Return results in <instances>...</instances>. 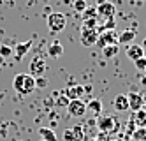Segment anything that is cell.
Segmentation results:
<instances>
[{
  "instance_id": "cell-1",
  "label": "cell",
  "mask_w": 146,
  "mask_h": 141,
  "mask_svg": "<svg viewBox=\"0 0 146 141\" xmlns=\"http://www.w3.org/2000/svg\"><path fill=\"white\" fill-rule=\"evenodd\" d=\"M13 88L21 94V95H28L35 90V78L30 76L27 72H21V74H16L14 80H13Z\"/></svg>"
},
{
  "instance_id": "cell-2",
  "label": "cell",
  "mask_w": 146,
  "mask_h": 141,
  "mask_svg": "<svg viewBox=\"0 0 146 141\" xmlns=\"http://www.w3.org/2000/svg\"><path fill=\"white\" fill-rule=\"evenodd\" d=\"M97 129L100 132H104V134H111V132H116L120 129V124H118V120L113 115H99Z\"/></svg>"
},
{
  "instance_id": "cell-3",
  "label": "cell",
  "mask_w": 146,
  "mask_h": 141,
  "mask_svg": "<svg viewBox=\"0 0 146 141\" xmlns=\"http://www.w3.org/2000/svg\"><path fill=\"white\" fill-rule=\"evenodd\" d=\"M46 25L51 34H58L67 27V16L64 13H51L46 19Z\"/></svg>"
},
{
  "instance_id": "cell-4",
  "label": "cell",
  "mask_w": 146,
  "mask_h": 141,
  "mask_svg": "<svg viewBox=\"0 0 146 141\" xmlns=\"http://www.w3.org/2000/svg\"><path fill=\"white\" fill-rule=\"evenodd\" d=\"M28 74L30 76H34V78H40V76H44V72L48 71V63L42 57H34L32 62H30V65H28Z\"/></svg>"
},
{
  "instance_id": "cell-5",
  "label": "cell",
  "mask_w": 146,
  "mask_h": 141,
  "mask_svg": "<svg viewBox=\"0 0 146 141\" xmlns=\"http://www.w3.org/2000/svg\"><path fill=\"white\" fill-rule=\"evenodd\" d=\"M95 9H97V16H102L104 19H113L116 14V5L113 2H108V0H100Z\"/></svg>"
},
{
  "instance_id": "cell-6",
  "label": "cell",
  "mask_w": 146,
  "mask_h": 141,
  "mask_svg": "<svg viewBox=\"0 0 146 141\" xmlns=\"http://www.w3.org/2000/svg\"><path fill=\"white\" fill-rule=\"evenodd\" d=\"M95 44L100 49L104 46H108V44H118V32L116 30H104V32H100Z\"/></svg>"
},
{
  "instance_id": "cell-7",
  "label": "cell",
  "mask_w": 146,
  "mask_h": 141,
  "mask_svg": "<svg viewBox=\"0 0 146 141\" xmlns=\"http://www.w3.org/2000/svg\"><path fill=\"white\" fill-rule=\"evenodd\" d=\"M67 111L70 116H83L86 113V102H83L81 99H72L67 104Z\"/></svg>"
},
{
  "instance_id": "cell-8",
  "label": "cell",
  "mask_w": 146,
  "mask_h": 141,
  "mask_svg": "<svg viewBox=\"0 0 146 141\" xmlns=\"http://www.w3.org/2000/svg\"><path fill=\"white\" fill-rule=\"evenodd\" d=\"M127 99H129V110H132V111H139V110H143L144 108V97H143V94H139V92H130L129 95H127Z\"/></svg>"
},
{
  "instance_id": "cell-9",
  "label": "cell",
  "mask_w": 146,
  "mask_h": 141,
  "mask_svg": "<svg viewBox=\"0 0 146 141\" xmlns=\"http://www.w3.org/2000/svg\"><path fill=\"white\" fill-rule=\"evenodd\" d=\"M97 39H99V32H97V28H95V30H81L79 41H81V44L85 46V48L93 46V44L97 42Z\"/></svg>"
},
{
  "instance_id": "cell-10",
  "label": "cell",
  "mask_w": 146,
  "mask_h": 141,
  "mask_svg": "<svg viewBox=\"0 0 146 141\" xmlns=\"http://www.w3.org/2000/svg\"><path fill=\"white\" fill-rule=\"evenodd\" d=\"M64 138H65V141H83V138H85V131H83L81 125H72V127L65 129Z\"/></svg>"
},
{
  "instance_id": "cell-11",
  "label": "cell",
  "mask_w": 146,
  "mask_h": 141,
  "mask_svg": "<svg viewBox=\"0 0 146 141\" xmlns=\"http://www.w3.org/2000/svg\"><path fill=\"white\" fill-rule=\"evenodd\" d=\"M113 108H114L118 113L127 111V110H129V99H127V95H123V94L114 95V99H113Z\"/></svg>"
},
{
  "instance_id": "cell-12",
  "label": "cell",
  "mask_w": 146,
  "mask_h": 141,
  "mask_svg": "<svg viewBox=\"0 0 146 141\" xmlns=\"http://www.w3.org/2000/svg\"><path fill=\"white\" fill-rule=\"evenodd\" d=\"M127 57L132 62H135V60H139L141 57H144V49L139 44H129L127 46Z\"/></svg>"
},
{
  "instance_id": "cell-13",
  "label": "cell",
  "mask_w": 146,
  "mask_h": 141,
  "mask_svg": "<svg viewBox=\"0 0 146 141\" xmlns=\"http://www.w3.org/2000/svg\"><path fill=\"white\" fill-rule=\"evenodd\" d=\"M32 42H34V41H25V42H19V44L14 48V55H16L14 58H16V60H21V58L27 55V53L30 51V48H32Z\"/></svg>"
},
{
  "instance_id": "cell-14",
  "label": "cell",
  "mask_w": 146,
  "mask_h": 141,
  "mask_svg": "<svg viewBox=\"0 0 146 141\" xmlns=\"http://www.w3.org/2000/svg\"><path fill=\"white\" fill-rule=\"evenodd\" d=\"M135 34H137L135 30L125 28V30H121L120 34H118V42H123V44H132L134 39H135Z\"/></svg>"
},
{
  "instance_id": "cell-15",
  "label": "cell",
  "mask_w": 146,
  "mask_h": 141,
  "mask_svg": "<svg viewBox=\"0 0 146 141\" xmlns=\"http://www.w3.org/2000/svg\"><path fill=\"white\" fill-rule=\"evenodd\" d=\"M48 55L51 58H60L62 55H64V46H62V42H58V41L51 42V44L48 46Z\"/></svg>"
},
{
  "instance_id": "cell-16",
  "label": "cell",
  "mask_w": 146,
  "mask_h": 141,
  "mask_svg": "<svg viewBox=\"0 0 146 141\" xmlns=\"http://www.w3.org/2000/svg\"><path fill=\"white\" fill-rule=\"evenodd\" d=\"M130 120L135 124V127H146V110L143 108V110H139V111H134L132 116H130Z\"/></svg>"
},
{
  "instance_id": "cell-17",
  "label": "cell",
  "mask_w": 146,
  "mask_h": 141,
  "mask_svg": "<svg viewBox=\"0 0 146 141\" xmlns=\"http://www.w3.org/2000/svg\"><path fill=\"white\" fill-rule=\"evenodd\" d=\"M85 94V90H83V86L81 85H70L69 88L65 90V95L69 97V99H81V95Z\"/></svg>"
},
{
  "instance_id": "cell-18",
  "label": "cell",
  "mask_w": 146,
  "mask_h": 141,
  "mask_svg": "<svg viewBox=\"0 0 146 141\" xmlns=\"http://www.w3.org/2000/svg\"><path fill=\"white\" fill-rule=\"evenodd\" d=\"M86 111H90V115H93V116H99L102 113V101L100 99H92L86 104Z\"/></svg>"
},
{
  "instance_id": "cell-19",
  "label": "cell",
  "mask_w": 146,
  "mask_h": 141,
  "mask_svg": "<svg viewBox=\"0 0 146 141\" xmlns=\"http://www.w3.org/2000/svg\"><path fill=\"white\" fill-rule=\"evenodd\" d=\"M118 51H120L118 44H108V46L102 48V57L104 58H114V57L118 55Z\"/></svg>"
},
{
  "instance_id": "cell-20",
  "label": "cell",
  "mask_w": 146,
  "mask_h": 141,
  "mask_svg": "<svg viewBox=\"0 0 146 141\" xmlns=\"http://www.w3.org/2000/svg\"><path fill=\"white\" fill-rule=\"evenodd\" d=\"M39 136L44 141H56V134H55V131L51 127H40L39 129Z\"/></svg>"
},
{
  "instance_id": "cell-21",
  "label": "cell",
  "mask_w": 146,
  "mask_h": 141,
  "mask_svg": "<svg viewBox=\"0 0 146 141\" xmlns=\"http://www.w3.org/2000/svg\"><path fill=\"white\" fill-rule=\"evenodd\" d=\"M97 27H99L97 18H86V19H83V23H81V30H95Z\"/></svg>"
},
{
  "instance_id": "cell-22",
  "label": "cell",
  "mask_w": 146,
  "mask_h": 141,
  "mask_svg": "<svg viewBox=\"0 0 146 141\" xmlns=\"http://www.w3.org/2000/svg\"><path fill=\"white\" fill-rule=\"evenodd\" d=\"M132 138L135 141H146V127H137L132 132Z\"/></svg>"
},
{
  "instance_id": "cell-23",
  "label": "cell",
  "mask_w": 146,
  "mask_h": 141,
  "mask_svg": "<svg viewBox=\"0 0 146 141\" xmlns=\"http://www.w3.org/2000/svg\"><path fill=\"white\" fill-rule=\"evenodd\" d=\"M13 53H14V49L9 44H0V57H2L4 60L9 58V57H13Z\"/></svg>"
},
{
  "instance_id": "cell-24",
  "label": "cell",
  "mask_w": 146,
  "mask_h": 141,
  "mask_svg": "<svg viewBox=\"0 0 146 141\" xmlns=\"http://www.w3.org/2000/svg\"><path fill=\"white\" fill-rule=\"evenodd\" d=\"M86 0H74L72 2V9L76 11V13H85V9H86Z\"/></svg>"
},
{
  "instance_id": "cell-25",
  "label": "cell",
  "mask_w": 146,
  "mask_h": 141,
  "mask_svg": "<svg viewBox=\"0 0 146 141\" xmlns=\"http://www.w3.org/2000/svg\"><path fill=\"white\" fill-rule=\"evenodd\" d=\"M56 97H58V99H56V106H65L67 108V104L70 102V99H69V97L64 94V95H58V94H55Z\"/></svg>"
},
{
  "instance_id": "cell-26",
  "label": "cell",
  "mask_w": 146,
  "mask_h": 141,
  "mask_svg": "<svg viewBox=\"0 0 146 141\" xmlns=\"http://www.w3.org/2000/svg\"><path fill=\"white\" fill-rule=\"evenodd\" d=\"M134 63H135V67H137V71H146V55L141 57L139 60H135Z\"/></svg>"
},
{
  "instance_id": "cell-27",
  "label": "cell",
  "mask_w": 146,
  "mask_h": 141,
  "mask_svg": "<svg viewBox=\"0 0 146 141\" xmlns=\"http://www.w3.org/2000/svg\"><path fill=\"white\" fill-rule=\"evenodd\" d=\"M48 86V80L44 76H40V78H35V88H46Z\"/></svg>"
},
{
  "instance_id": "cell-28",
  "label": "cell",
  "mask_w": 146,
  "mask_h": 141,
  "mask_svg": "<svg viewBox=\"0 0 146 141\" xmlns=\"http://www.w3.org/2000/svg\"><path fill=\"white\" fill-rule=\"evenodd\" d=\"M83 18H85V19H86V18H97V9H93V7L88 9V7H86L85 13H83Z\"/></svg>"
},
{
  "instance_id": "cell-29",
  "label": "cell",
  "mask_w": 146,
  "mask_h": 141,
  "mask_svg": "<svg viewBox=\"0 0 146 141\" xmlns=\"http://www.w3.org/2000/svg\"><path fill=\"white\" fill-rule=\"evenodd\" d=\"M141 48H143V49H144V53H146V39L143 41V46H141Z\"/></svg>"
},
{
  "instance_id": "cell-30",
  "label": "cell",
  "mask_w": 146,
  "mask_h": 141,
  "mask_svg": "<svg viewBox=\"0 0 146 141\" xmlns=\"http://www.w3.org/2000/svg\"><path fill=\"white\" fill-rule=\"evenodd\" d=\"M141 85H143V86H146V76H144V78L141 80Z\"/></svg>"
},
{
  "instance_id": "cell-31",
  "label": "cell",
  "mask_w": 146,
  "mask_h": 141,
  "mask_svg": "<svg viewBox=\"0 0 146 141\" xmlns=\"http://www.w3.org/2000/svg\"><path fill=\"white\" fill-rule=\"evenodd\" d=\"M113 141H120V139H113Z\"/></svg>"
},
{
  "instance_id": "cell-32",
  "label": "cell",
  "mask_w": 146,
  "mask_h": 141,
  "mask_svg": "<svg viewBox=\"0 0 146 141\" xmlns=\"http://www.w3.org/2000/svg\"><path fill=\"white\" fill-rule=\"evenodd\" d=\"M40 141H44V139H40Z\"/></svg>"
}]
</instances>
